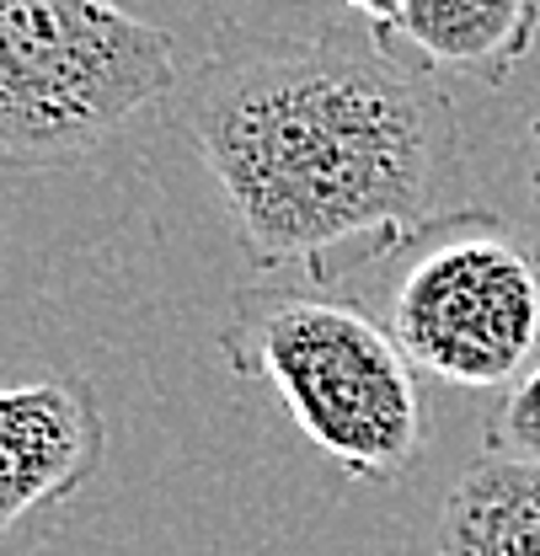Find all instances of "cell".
<instances>
[{
    "mask_svg": "<svg viewBox=\"0 0 540 556\" xmlns=\"http://www.w3.org/2000/svg\"><path fill=\"white\" fill-rule=\"evenodd\" d=\"M188 135L263 274L338 283L412 247L461 166V113L386 33H247L188 80Z\"/></svg>",
    "mask_w": 540,
    "mask_h": 556,
    "instance_id": "cell-1",
    "label": "cell"
},
{
    "mask_svg": "<svg viewBox=\"0 0 540 556\" xmlns=\"http://www.w3.org/2000/svg\"><path fill=\"white\" fill-rule=\"evenodd\" d=\"M219 358L268 386L294 428L359 482H402L428 444L417 364L386 321L322 283L263 278L236 289Z\"/></svg>",
    "mask_w": 540,
    "mask_h": 556,
    "instance_id": "cell-2",
    "label": "cell"
},
{
    "mask_svg": "<svg viewBox=\"0 0 540 556\" xmlns=\"http://www.w3.org/2000/svg\"><path fill=\"white\" fill-rule=\"evenodd\" d=\"M177 86L166 27L118 0H0V172H54Z\"/></svg>",
    "mask_w": 540,
    "mask_h": 556,
    "instance_id": "cell-3",
    "label": "cell"
},
{
    "mask_svg": "<svg viewBox=\"0 0 540 556\" xmlns=\"http://www.w3.org/2000/svg\"><path fill=\"white\" fill-rule=\"evenodd\" d=\"M391 283L386 327L434 380L492 391L540 348V252L492 208L439 214Z\"/></svg>",
    "mask_w": 540,
    "mask_h": 556,
    "instance_id": "cell-4",
    "label": "cell"
},
{
    "mask_svg": "<svg viewBox=\"0 0 540 556\" xmlns=\"http://www.w3.org/2000/svg\"><path fill=\"white\" fill-rule=\"evenodd\" d=\"M108 417L80 375L0 386V546L102 471Z\"/></svg>",
    "mask_w": 540,
    "mask_h": 556,
    "instance_id": "cell-5",
    "label": "cell"
},
{
    "mask_svg": "<svg viewBox=\"0 0 540 556\" xmlns=\"http://www.w3.org/2000/svg\"><path fill=\"white\" fill-rule=\"evenodd\" d=\"M540 0H406L397 16V38H406L428 65L508 80L536 43Z\"/></svg>",
    "mask_w": 540,
    "mask_h": 556,
    "instance_id": "cell-6",
    "label": "cell"
},
{
    "mask_svg": "<svg viewBox=\"0 0 540 556\" xmlns=\"http://www.w3.org/2000/svg\"><path fill=\"white\" fill-rule=\"evenodd\" d=\"M439 556H540V466L481 455L450 486L439 525Z\"/></svg>",
    "mask_w": 540,
    "mask_h": 556,
    "instance_id": "cell-7",
    "label": "cell"
},
{
    "mask_svg": "<svg viewBox=\"0 0 540 556\" xmlns=\"http://www.w3.org/2000/svg\"><path fill=\"white\" fill-rule=\"evenodd\" d=\"M481 455L540 466V364L525 380H514L508 396L498 402V413L487 422V450Z\"/></svg>",
    "mask_w": 540,
    "mask_h": 556,
    "instance_id": "cell-8",
    "label": "cell"
},
{
    "mask_svg": "<svg viewBox=\"0 0 540 556\" xmlns=\"http://www.w3.org/2000/svg\"><path fill=\"white\" fill-rule=\"evenodd\" d=\"M342 5H348V11H359L375 33H386V38H391V27H397V16H402L406 0H342Z\"/></svg>",
    "mask_w": 540,
    "mask_h": 556,
    "instance_id": "cell-9",
    "label": "cell"
},
{
    "mask_svg": "<svg viewBox=\"0 0 540 556\" xmlns=\"http://www.w3.org/2000/svg\"><path fill=\"white\" fill-rule=\"evenodd\" d=\"M530 144H536V161H540V118H536V135H530Z\"/></svg>",
    "mask_w": 540,
    "mask_h": 556,
    "instance_id": "cell-10",
    "label": "cell"
},
{
    "mask_svg": "<svg viewBox=\"0 0 540 556\" xmlns=\"http://www.w3.org/2000/svg\"><path fill=\"white\" fill-rule=\"evenodd\" d=\"M536 193H540V172H536Z\"/></svg>",
    "mask_w": 540,
    "mask_h": 556,
    "instance_id": "cell-11",
    "label": "cell"
}]
</instances>
